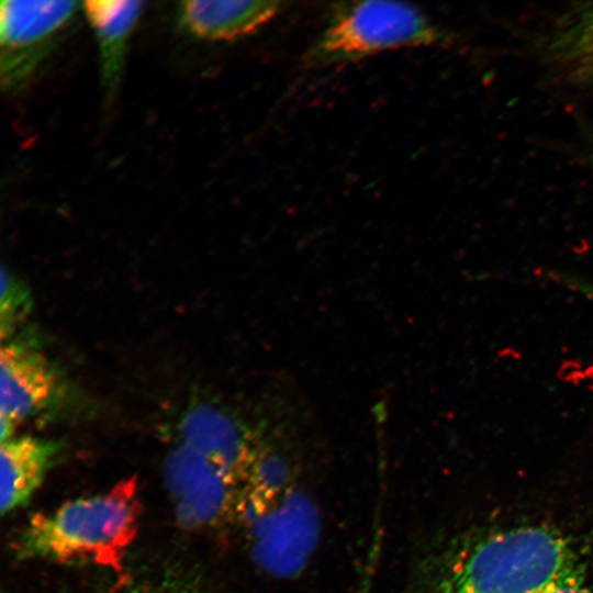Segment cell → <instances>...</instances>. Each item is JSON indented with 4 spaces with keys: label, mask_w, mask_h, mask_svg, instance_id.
I'll return each mask as SVG.
<instances>
[{
    "label": "cell",
    "mask_w": 593,
    "mask_h": 593,
    "mask_svg": "<svg viewBox=\"0 0 593 593\" xmlns=\"http://www.w3.org/2000/svg\"><path fill=\"white\" fill-rule=\"evenodd\" d=\"M579 570L571 545L559 532L516 526L456 548L421 593H541Z\"/></svg>",
    "instance_id": "cell-1"
},
{
    "label": "cell",
    "mask_w": 593,
    "mask_h": 593,
    "mask_svg": "<svg viewBox=\"0 0 593 593\" xmlns=\"http://www.w3.org/2000/svg\"><path fill=\"white\" fill-rule=\"evenodd\" d=\"M141 502L136 478L33 515L13 542L19 559L91 562L118 569L134 540Z\"/></svg>",
    "instance_id": "cell-2"
},
{
    "label": "cell",
    "mask_w": 593,
    "mask_h": 593,
    "mask_svg": "<svg viewBox=\"0 0 593 593\" xmlns=\"http://www.w3.org/2000/svg\"><path fill=\"white\" fill-rule=\"evenodd\" d=\"M450 35L418 8L395 1L340 2L304 54L307 67L362 59L400 47L440 46Z\"/></svg>",
    "instance_id": "cell-3"
},
{
    "label": "cell",
    "mask_w": 593,
    "mask_h": 593,
    "mask_svg": "<svg viewBox=\"0 0 593 593\" xmlns=\"http://www.w3.org/2000/svg\"><path fill=\"white\" fill-rule=\"evenodd\" d=\"M77 1L0 3V70L2 87L23 86L44 57L53 37L77 12Z\"/></svg>",
    "instance_id": "cell-4"
},
{
    "label": "cell",
    "mask_w": 593,
    "mask_h": 593,
    "mask_svg": "<svg viewBox=\"0 0 593 593\" xmlns=\"http://www.w3.org/2000/svg\"><path fill=\"white\" fill-rule=\"evenodd\" d=\"M60 378L35 345L18 338L2 342L0 350L1 443L13 437L21 422L57 403Z\"/></svg>",
    "instance_id": "cell-5"
},
{
    "label": "cell",
    "mask_w": 593,
    "mask_h": 593,
    "mask_svg": "<svg viewBox=\"0 0 593 593\" xmlns=\"http://www.w3.org/2000/svg\"><path fill=\"white\" fill-rule=\"evenodd\" d=\"M164 475L178 523L206 526L228 510L237 479L193 449L180 445L165 461Z\"/></svg>",
    "instance_id": "cell-6"
},
{
    "label": "cell",
    "mask_w": 593,
    "mask_h": 593,
    "mask_svg": "<svg viewBox=\"0 0 593 593\" xmlns=\"http://www.w3.org/2000/svg\"><path fill=\"white\" fill-rule=\"evenodd\" d=\"M182 445L193 449L230 472L245 480L261 445L227 412L202 404L189 410L179 426Z\"/></svg>",
    "instance_id": "cell-7"
},
{
    "label": "cell",
    "mask_w": 593,
    "mask_h": 593,
    "mask_svg": "<svg viewBox=\"0 0 593 593\" xmlns=\"http://www.w3.org/2000/svg\"><path fill=\"white\" fill-rule=\"evenodd\" d=\"M541 53L556 76L593 91V2H578L562 12L545 36Z\"/></svg>",
    "instance_id": "cell-8"
},
{
    "label": "cell",
    "mask_w": 593,
    "mask_h": 593,
    "mask_svg": "<svg viewBox=\"0 0 593 593\" xmlns=\"http://www.w3.org/2000/svg\"><path fill=\"white\" fill-rule=\"evenodd\" d=\"M283 9L279 1L190 0L180 3V24L209 41H233L253 34Z\"/></svg>",
    "instance_id": "cell-9"
},
{
    "label": "cell",
    "mask_w": 593,
    "mask_h": 593,
    "mask_svg": "<svg viewBox=\"0 0 593 593\" xmlns=\"http://www.w3.org/2000/svg\"><path fill=\"white\" fill-rule=\"evenodd\" d=\"M83 10L97 37L101 81L105 99L110 101L121 81L127 41L144 10V3L90 0L83 2Z\"/></svg>",
    "instance_id": "cell-10"
},
{
    "label": "cell",
    "mask_w": 593,
    "mask_h": 593,
    "mask_svg": "<svg viewBox=\"0 0 593 593\" xmlns=\"http://www.w3.org/2000/svg\"><path fill=\"white\" fill-rule=\"evenodd\" d=\"M59 445L25 435L1 443V513L25 504L42 484L53 465Z\"/></svg>",
    "instance_id": "cell-11"
},
{
    "label": "cell",
    "mask_w": 593,
    "mask_h": 593,
    "mask_svg": "<svg viewBox=\"0 0 593 593\" xmlns=\"http://www.w3.org/2000/svg\"><path fill=\"white\" fill-rule=\"evenodd\" d=\"M31 310V296L25 286L7 270H1L0 333L2 342L13 337L18 326Z\"/></svg>",
    "instance_id": "cell-12"
},
{
    "label": "cell",
    "mask_w": 593,
    "mask_h": 593,
    "mask_svg": "<svg viewBox=\"0 0 593 593\" xmlns=\"http://www.w3.org/2000/svg\"><path fill=\"white\" fill-rule=\"evenodd\" d=\"M550 280L560 283L569 290L582 294L585 299L593 302V282L583 279L579 276L566 272H548Z\"/></svg>",
    "instance_id": "cell-13"
},
{
    "label": "cell",
    "mask_w": 593,
    "mask_h": 593,
    "mask_svg": "<svg viewBox=\"0 0 593 593\" xmlns=\"http://www.w3.org/2000/svg\"><path fill=\"white\" fill-rule=\"evenodd\" d=\"M541 593H590L580 570L556 582Z\"/></svg>",
    "instance_id": "cell-14"
},
{
    "label": "cell",
    "mask_w": 593,
    "mask_h": 593,
    "mask_svg": "<svg viewBox=\"0 0 593 593\" xmlns=\"http://www.w3.org/2000/svg\"><path fill=\"white\" fill-rule=\"evenodd\" d=\"M591 161H592V167H593V154H592V156H591Z\"/></svg>",
    "instance_id": "cell-15"
}]
</instances>
